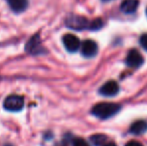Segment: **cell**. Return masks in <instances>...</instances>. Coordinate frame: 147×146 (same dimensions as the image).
I'll return each instance as SVG.
<instances>
[{
	"instance_id": "obj_9",
	"label": "cell",
	"mask_w": 147,
	"mask_h": 146,
	"mask_svg": "<svg viewBox=\"0 0 147 146\" xmlns=\"http://www.w3.org/2000/svg\"><path fill=\"white\" fill-rule=\"evenodd\" d=\"M9 5L10 9L15 13H21L25 11L28 7L29 1L28 0H6Z\"/></svg>"
},
{
	"instance_id": "obj_2",
	"label": "cell",
	"mask_w": 147,
	"mask_h": 146,
	"mask_svg": "<svg viewBox=\"0 0 147 146\" xmlns=\"http://www.w3.org/2000/svg\"><path fill=\"white\" fill-rule=\"evenodd\" d=\"M121 109V105L111 102H101L93 106L91 113L100 119H108L117 114Z\"/></svg>"
},
{
	"instance_id": "obj_13",
	"label": "cell",
	"mask_w": 147,
	"mask_h": 146,
	"mask_svg": "<svg viewBox=\"0 0 147 146\" xmlns=\"http://www.w3.org/2000/svg\"><path fill=\"white\" fill-rule=\"evenodd\" d=\"M139 43L142 46V48L147 51V33L141 35V37H140V39H139Z\"/></svg>"
},
{
	"instance_id": "obj_4",
	"label": "cell",
	"mask_w": 147,
	"mask_h": 146,
	"mask_svg": "<svg viewBox=\"0 0 147 146\" xmlns=\"http://www.w3.org/2000/svg\"><path fill=\"white\" fill-rule=\"evenodd\" d=\"M80 49H81V53L83 56L87 58H92L98 52V45L95 41L87 39L80 44Z\"/></svg>"
},
{
	"instance_id": "obj_5",
	"label": "cell",
	"mask_w": 147,
	"mask_h": 146,
	"mask_svg": "<svg viewBox=\"0 0 147 146\" xmlns=\"http://www.w3.org/2000/svg\"><path fill=\"white\" fill-rule=\"evenodd\" d=\"M25 50L26 52L30 53L33 55H37V54H41L43 52V47L41 44V40L39 35H34L33 37H31L30 40L27 42L25 46Z\"/></svg>"
},
{
	"instance_id": "obj_3",
	"label": "cell",
	"mask_w": 147,
	"mask_h": 146,
	"mask_svg": "<svg viewBox=\"0 0 147 146\" xmlns=\"http://www.w3.org/2000/svg\"><path fill=\"white\" fill-rule=\"evenodd\" d=\"M3 106L6 110L11 112H17L23 109L24 107V99L22 96L12 94L5 98L3 102Z\"/></svg>"
},
{
	"instance_id": "obj_11",
	"label": "cell",
	"mask_w": 147,
	"mask_h": 146,
	"mask_svg": "<svg viewBox=\"0 0 147 146\" xmlns=\"http://www.w3.org/2000/svg\"><path fill=\"white\" fill-rule=\"evenodd\" d=\"M147 130V122L143 120H138L131 125L129 131L134 135H140L145 133Z\"/></svg>"
},
{
	"instance_id": "obj_10",
	"label": "cell",
	"mask_w": 147,
	"mask_h": 146,
	"mask_svg": "<svg viewBox=\"0 0 147 146\" xmlns=\"http://www.w3.org/2000/svg\"><path fill=\"white\" fill-rule=\"evenodd\" d=\"M138 5V0H123L120 5V10L125 14H133L137 10Z\"/></svg>"
},
{
	"instance_id": "obj_18",
	"label": "cell",
	"mask_w": 147,
	"mask_h": 146,
	"mask_svg": "<svg viewBox=\"0 0 147 146\" xmlns=\"http://www.w3.org/2000/svg\"><path fill=\"white\" fill-rule=\"evenodd\" d=\"M146 15H147V8H146Z\"/></svg>"
},
{
	"instance_id": "obj_15",
	"label": "cell",
	"mask_w": 147,
	"mask_h": 146,
	"mask_svg": "<svg viewBox=\"0 0 147 146\" xmlns=\"http://www.w3.org/2000/svg\"><path fill=\"white\" fill-rule=\"evenodd\" d=\"M125 146H143V145L136 140H131V141H129V142L126 143Z\"/></svg>"
},
{
	"instance_id": "obj_8",
	"label": "cell",
	"mask_w": 147,
	"mask_h": 146,
	"mask_svg": "<svg viewBox=\"0 0 147 146\" xmlns=\"http://www.w3.org/2000/svg\"><path fill=\"white\" fill-rule=\"evenodd\" d=\"M119 92V85L116 81H107L105 84H103L102 87L99 89V93L103 96L106 97H111V96H115Z\"/></svg>"
},
{
	"instance_id": "obj_17",
	"label": "cell",
	"mask_w": 147,
	"mask_h": 146,
	"mask_svg": "<svg viewBox=\"0 0 147 146\" xmlns=\"http://www.w3.org/2000/svg\"><path fill=\"white\" fill-rule=\"evenodd\" d=\"M103 2H107V1H111V0H102Z\"/></svg>"
},
{
	"instance_id": "obj_16",
	"label": "cell",
	"mask_w": 147,
	"mask_h": 146,
	"mask_svg": "<svg viewBox=\"0 0 147 146\" xmlns=\"http://www.w3.org/2000/svg\"><path fill=\"white\" fill-rule=\"evenodd\" d=\"M102 146H117L114 142H106L105 144H103Z\"/></svg>"
},
{
	"instance_id": "obj_14",
	"label": "cell",
	"mask_w": 147,
	"mask_h": 146,
	"mask_svg": "<svg viewBox=\"0 0 147 146\" xmlns=\"http://www.w3.org/2000/svg\"><path fill=\"white\" fill-rule=\"evenodd\" d=\"M73 146H89V144L82 138H76L73 141Z\"/></svg>"
},
{
	"instance_id": "obj_1",
	"label": "cell",
	"mask_w": 147,
	"mask_h": 146,
	"mask_svg": "<svg viewBox=\"0 0 147 146\" xmlns=\"http://www.w3.org/2000/svg\"><path fill=\"white\" fill-rule=\"evenodd\" d=\"M65 25L68 28L73 30H78V31H81V30H93V31H96L99 30L103 27L104 25V22L100 18H97L94 20H88L86 17L80 15H71L67 16L65 20Z\"/></svg>"
},
{
	"instance_id": "obj_6",
	"label": "cell",
	"mask_w": 147,
	"mask_h": 146,
	"mask_svg": "<svg viewBox=\"0 0 147 146\" xmlns=\"http://www.w3.org/2000/svg\"><path fill=\"white\" fill-rule=\"evenodd\" d=\"M144 62V59L142 55L138 52L136 49H132L128 52L127 57H126V64L127 66L131 68H138Z\"/></svg>"
},
{
	"instance_id": "obj_7",
	"label": "cell",
	"mask_w": 147,
	"mask_h": 146,
	"mask_svg": "<svg viewBox=\"0 0 147 146\" xmlns=\"http://www.w3.org/2000/svg\"><path fill=\"white\" fill-rule=\"evenodd\" d=\"M62 41L66 50L69 52H76L80 48V44H81L79 38L73 34H65L62 38Z\"/></svg>"
},
{
	"instance_id": "obj_12",
	"label": "cell",
	"mask_w": 147,
	"mask_h": 146,
	"mask_svg": "<svg viewBox=\"0 0 147 146\" xmlns=\"http://www.w3.org/2000/svg\"><path fill=\"white\" fill-rule=\"evenodd\" d=\"M107 137L103 134H95L90 137V141L94 146H102L106 143Z\"/></svg>"
}]
</instances>
